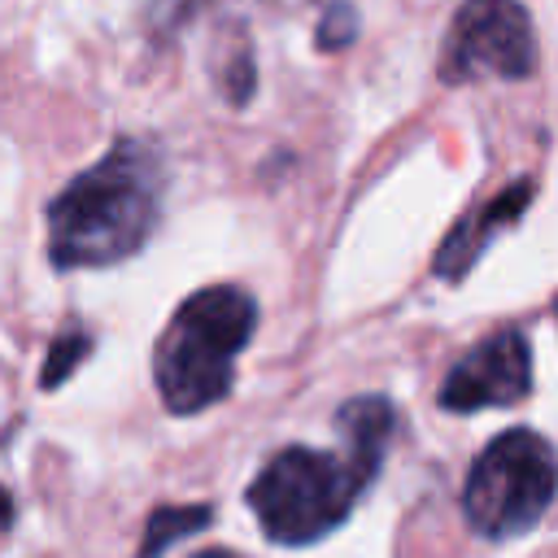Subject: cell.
<instances>
[{
    "label": "cell",
    "instance_id": "7",
    "mask_svg": "<svg viewBox=\"0 0 558 558\" xmlns=\"http://www.w3.org/2000/svg\"><path fill=\"white\" fill-rule=\"evenodd\" d=\"M532 183L523 179V183H510L506 192H497L488 205H480V209H466L458 222H453V231L445 235V244L436 248V257H432V270L440 275V279H449V283H458L480 257H484V248L493 244V235L501 231V227H510V222H519L523 218V209L532 205Z\"/></svg>",
    "mask_w": 558,
    "mask_h": 558
},
{
    "label": "cell",
    "instance_id": "1",
    "mask_svg": "<svg viewBox=\"0 0 558 558\" xmlns=\"http://www.w3.org/2000/svg\"><path fill=\"white\" fill-rule=\"evenodd\" d=\"M166 161L148 140H118L48 205V262L57 270L113 266L157 227Z\"/></svg>",
    "mask_w": 558,
    "mask_h": 558
},
{
    "label": "cell",
    "instance_id": "6",
    "mask_svg": "<svg viewBox=\"0 0 558 558\" xmlns=\"http://www.w3.org/2000/svg\"><path fill=\"white\" fill-rule=\"evenodd\" d=\"M527 392H532L527 336L519 327H501L449 366V375L440 384V405L453 414H475V410L519 405Z\"/></svg>",
    "mask_w": 558,
    "mask_h": 558
},
{
    "label": "cell",
    "instance_id": "3",
    "mask_svg": "<svg viewBox=\"0 0 558 558\" xmlns=\"http://www.w3.org/2000/svg\"><path fill=\"white\" fill-rule=\"evenodd\" d=\"M371 480L336 453L288 445L248 484V506L275 545H314L340 527Z\"/></svg>",
    "mask_w": 558,
    "mask_h": 558
},
{
    "label": "cell",
    "instance_id": "11",
    "mask_svg": "<svg viewBox=\"0 0 558 558\" xmlns=\"http://www.w3.org/2000/svg\"><path fill=\"white\" fill-rule=\"evenodd\" d=\"M87 353H92V336H87V331H78V327H74V331H65V336H57V340H52V349H48V357H44L39 388H61Z\"/></svg>",
    "mask_w": 558,
    "mask_h": 558
},
{
    "label": "cell",
    "instance_id": "12",
    "mask_svg": "<svg viewBox=\"0 0 558 558\" xmlns=\"http://www.w3.org/2000/svg\"><path fill=\"white\" fill-rule=\"evenodd\" d=\"M353 35H357L353 9L344 0H331L327 13H323V22H318V48H344Z\"/></svg>",
    "mask_w": 558,
    "mask_h": 558
},
{
    "label": "cell",
    "instance_id": "4",
    "mask_svg": "<svg viewBox=\"0 0 558 558\" xmlns=\"http://www.w3.org/2000/svg\"><path fill=\"white\" fill-rule=\"evenodd\" d=\"M558 493V453L532 427L493 436L466 471L462 514L488 541H510L541 523Z\"/></svg>",
    "mask_w": 558,
    "mask_h": 558
},
{
    "label": "cell",
    "instance_id": "10",
    "mask_svg": "<svg viewBox=\"0 0 558 558\" xmlns=\"http://www.w3.org/2000/svg\"><path fill=\"white\" fill-rule=\"evenodd\" d=\"M214 523L209 506H157L144 523V541H140V558H161L170 545L196 536L201 527Z\"/></svg>",
    "mask_w": 558,
    "mask_h": 558
},
{
    "label": "cell",
    "instance_id": "9",
    "mask_svg": "<svg viewBox=\"0 0 558 558\" xmlns=\"http://www.w3.org/2000/svg\"><path fill=\"white\" fill-rule=\"evenodd\" d=\"M209 78L227 105H248V96L257 87V70H253V48L240 26L218 31L214 52H209Z\"/></svg>",
    "mask_w": 558,
    "mask_h": 558
},
{
    "label": "cell",
    "instance_id": "13",
    "mask_svg": "<svg viewBox=\"0 0 558 558\" xmlns=\"http://www.w3.org/2000/svg\"><path fill=\"white\" fill-rule=\"evenodd\" d=\"M192 558H240V554H231V549H201V554H192Z\"/></svg>",
    "mask_w": 558,
    "mask_h": 558
},
{
    "label": "cell",
    "instance_id": "8",
    "mask_svg": "<svg viewBox=\"0 0 558 558\" xmlns=\"http://www.w3.org/2000/svg\"><path fill=\"white\" fill-rule=\"evenodd\" d=\"M340 423V436H344V458L366 475L375 480L379 462H384V449L397 432V410L388 397H353L340 405L336 414Z\"/></svg>",
    "mask_w": 558,
    "mask_h": 558
},
{
    "label": "cell",
    "instance_id": "5",
    "mask_svg": "<svg viewBox=\"0 0 558 558\" xmlns=\"http://www.w3.org/2000/svg\"><path fill=\"white\" fill-rule=\"evenodd\" d=\"M536 70L532 17L519 0H466L453 13L440 74L466 78H527Z\"/></svg>",
    "mask_w": 558,
    "mask_h": 558
},
{
    "label": "cell",
    "instance_id": "2",
    "mask_svg": "<svg viewBox=\"0 0 558 558\" xmlns=\"http://www.w3.org/2000/svg\"><path fill=\"white\" fill-rule=\"evenodd\" d=\"M257 327V301L235 283L192 292L153 349V379L170 414H201L231 392L235 357Z\"/></svg>",
    "mask_w": 558,
    "mask_h": 558
}]
</instances>
